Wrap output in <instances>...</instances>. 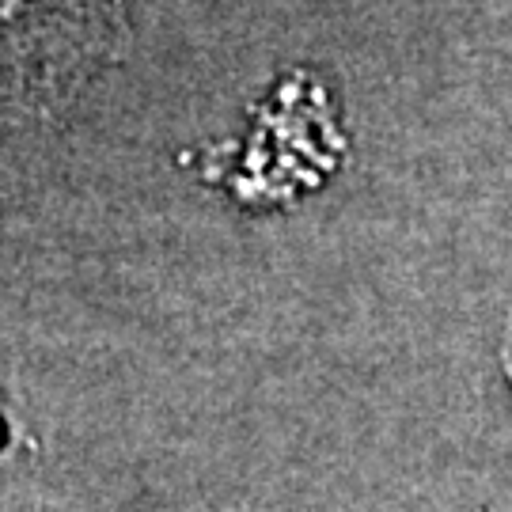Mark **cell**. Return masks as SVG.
Segmentation results:
<instances>
[{"label": "cell", "instance_id": "obj_1", "mask_svg": "<svg viewBox=\"0 0 512 512\" xmlns=\"http://www.w3.org/2000/svg\"><path fill=\"white\" fill-rule=\"evenodd\" d=\"M126 42L122 0H0V122L54 118Z\"/></svg>", "mask_w": 512, "mask_h": 512}]
</instances>
